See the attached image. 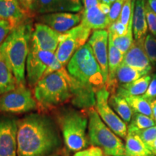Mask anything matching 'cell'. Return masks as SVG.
I'll return each instance as SVG.
<instances>
[{"mask_svg": "<svg viewBox=\"0 0 156 156\" xmlns=\"http://www.w3.org/2000/svg\"><path fill=\"white\" fill-rule=\"evenodd\" d=\"M147 4L150 6L152 10L156 13V0H147Z\"/></svg>", "mask_w": 156, "mask_h": 156, "instance_id": "42", "label": "cell"}, {"mask_svg": "<svg viewBox=\"0 0 156 156\" xmlns=\"http://www.w3.org/2000/svg\"><path fill=\"white\" fill-rule=\"evenodd\" d=\"M122 97L126 99L134 113L146 115L151 118L153 117L151 103L144 98L142 95H124Z\"/></svg>", "mask_w": 156, "mask_h": 156, "instance_id": "25", "label": "cell"}, {"mask_svg": "<svg viewBox=\"0 0 156 156\" xmlns=\"http://www.w3.org/2000/svg\"><path fill=\"white\" fill-rule=\"evenodd\" d=\"M67 2H68L70 5L75 6V7H80V8H82V5L80 2V0H64Z\"/></svg>", "mask_w": 156, "mask_h": 156, "instance_id": "41", "label": "cell"}, {"mask_svg": "<svg viewBox=\"0 0 156 156\" xmlns=\"http://www.w3.org/2000/svg\"><path fill=\"white\" fill-rule=\"evenodd\" d=\"M144 49L152 64H156V38L152 34H147L144 41Z\"/></svg>", "mask_w": 156, "mask_h": 156, "instance_id": "28", "label": "cell"}, {"mask_svg": "<svg viewBox=\"0 0 156 156\" xmlns=\"http://www.w3.org/2000/svg\"><path fill=\"white\" fill-rule=\"evenodd\" d=\"M125 0H116L114 3L111 5L110 12L108 15L110 23L116 22L118 20L120 17L121 12H122L123 5H124Z\"/></svg>", "mask_w": 156, "mask_h": 156, "instance_id": "31", "label": "cell"}, {"mask_svg": "<svg viewBox=\"0 0 156 156\" xmlns=\"http://www.w3.org/2000/svg\"><path fill=\"white\" fill-rule=\"evenodd\" d=\"M70 78L67 70L64 67L38 81L34 90L38 106L44 110L50 109L72 98Z\"/></svg>", "mask_w": 156, "mask_h": 156, "instance_id": "3", "label": "cell"}, {"mask_svg": "<svg viewBox=\"0 0 156 156\" xmlns=\"http://www.w3.org/2000/svg\"><path fill=\"white\" fill-rule=\"evenodd\" d=\"M40 20L56 32L65 34L80 24L81 15L73 12L48 13L43 15Z\"/></svg>", "mask_w": 156, "mask_h": 156, "instance_id": "14", "label": "cell"}, {"mask_svg": "<svg viewBox=\"0 0 156 156\" xmlns=\"http://www.w3.org/2000/svg\"><path fill=\"white\" fill-rule=\"evenodd\" d=\"M31 16L17 0H0V20L8 22L13 30L27 22Z\"/></svg>", "mask_w": 156, "mask_h": 156, "instance_id": "16", "label": "cell"}, {"mask_svg": "<svg viewBox=\"0 0 156 156\" xmlns=\"http://www.w3.org/2000/svg\"><path fill=\"white\" fill-rule=\"evenodd\" d=\"M48 156H58V155H48Z\"/></svg>", "mask_w": 156, "mask_h": 156, "instance_id": "46", "label": "cell"}, {"mask_svg": "<svg viewBox=\"0 0 156 156\" xmlns=\"http://www.w3.org/2000/svg\"><path fill=\"white\" fill-rule=\"evenodd\" d=\"M98 8L100 9V10L102 12L103 14L106 15H108L109 12H110L111 5H108V4L101 2L98 5Z\"/></svg>", "mask_w": 156, "mask_h": 156, "instance_id": "39", "label": "cell"}, {"mask_svg": "<svg viewBox=\"0 0 156 156\" xmlns=\"http://www.w3.org/2000/svg\"><path fill=\"white\" fill-rule=\"evenodd\" d=\"M101 3H105L108 4V5H111V0H101Z\"/></svg>", "mask_w": 156, "mask_h": 156, "instance_id": "44", "label": "cell"}, {"mask_svg": "<svg viewBox=\"0 0 156 156\" xmlns=\"http://www.w3.org/2000/svg\"><path fill=\"white\" fill-rule=\"evenodd\" d=\"M106 156H109V155H106Z\"/></svg>", "mask_w": 156, "mask_h": 156, "instance_id": "47", "label": "cell"}, {"mask_svg": "<svg viewBox=\"0 0 156 156\" xmlns=\"http://www.w3.org/2000/svg\"><path fill=\"white\" fill-rule=\"evenodd\" d=\"M108 32L107 30H93L88 44L93 55L100 66L106 84L108 76Z\"/></svg>", "mask_w": 156, "mask_h": 156, "instance_id": "11", "label": "cell"}, {"mask_svg": "<svg viewBox=\"0 0 156 156\" xmlns=\"http://www.w3.org/2000/svg\"><path fill=\"white\" fill-rule=\"evenodd\" d=\"M134 3H135V0H125L122 12H121L120 17L119 18L121 23L127 27L130 20L133 16Z\"/></svg>", "mask_w": 156, "mask_h": 156, "instance_id": "30", "label": "cell"}, {"mask_svg": "<svg viewBox=\"0 0 156 156\" xmlns=\"http://www.w3.org/2000/svg\"><path fill=\"white\" fill-rule=\"evenodd\" d=\"M108 32L112 34V36H121L125 35L128 31V27L121 23L119 20L109 25L107 29Z\"/></svg>", "mask_w": 156, "mask_h": 156, "instance_id": "32", "label": "cell"}, {"mask_svg": "<svg viewBox=\"0 0 156 156\" xmlns=\"http://www.w3.org/2000/svg\"><path fill=\"white\" fill-rule=\"evenodd\" d=\"M151 151L152 152V153L153 154L154 156H156V140L154 141L153 145L151 148Z\"/></svg>", "mask_w": 156, "mask_h": 156, "instance_id": "43", "label": "cell"}, {"mask_svg": "<svg viewBox=\"0 0 156 156\" xmlns=\"http://www.w3.org/2000/svg\"><path fill=\"white\" fill-rule=\"evenodd\" d=\"M64 66L58 62L55 53L38 49L30 46L26 62L27 79L30 86H34L38 81Z\"/></svg>", "mask_w": 156, "mask_h": 156, "instance_id": "7", "label": "cell"}, {"mask_svg": "<svg viewBox=\"0 0 156 156\" xmlns=\"http://www.w3.org/2000/svg\"><path fill=\"white\" fill-rule=\"evenodd\" d=\"M74 156H106L100 147L91 145L90 147L75 153Z\"/></svg>", "mask_w": 156, "mask_h": 156, "instance_id": "34", "label": "cell"}, {"mask_svg": "<svg viewBox=\"0 0 156 156\" xmlns=\"http://www.w3.org/2000/svg\"><path fill=\"white\" fill-rule=\"evenodd\" d=\"M144 75H145L141 72L138 71L125 64L122 63L117 69L115 80H116L119 87L122 85L131 83Z\"/></svg>", "mask_w": 156, "mask_h": 156, "instance_id": "24", "label": "cell"}, {"mask_svg": "<svg viewBox=\"0 0 156 156\" xmlns=\"http://www.w3.org/2000/svg\"><path fill=\"white\" fill-rule=\"evenodd\" d=\"M143 44L144 42L134 40L131 47L124 54L122 63L141 72L146 75L151 73L153 67L145 53Z\"/></svg>", "mask_w": 156, "mask_h": 156, "instance_id": "15", "label": "cell"}, {"mask_svg": "<svg viewBox=\"0 0 156 156\" xmlns=\"http://www.w3.org/2000/svg\"><path fill=\"white\" fill-rule=\"evenodd\" d=\"M12 28L8 22L0 20V46L12 31Z\"/></svg>", "mask_w": 156, "mask_h": 156, "instance_id": "36", "label": "cell"}, {"mask_svg": "<svg viewBox=\"0 0 156 156\" xmlns=\"http://www.w3.org/2000/svg\"><path fill=\"white\" fill-rule=\"evenodd\" d=\"M108 104L126 124L130 123L134 112L124 97L116 93L112 94L108 98Z\"/></svg>", "mask_w": 156, "mask_h": 156, "instance_id": "22", "label": "cell"}, {"mask_svg": "<svg viewBox=\"0 0 156 156\" xmlns=\"http://www.w3.org/2000/svg\"><path fill=\"white\" fill-rule=\"evenodd\" d=\"M82 24L91 30H106L111 25L108 15H104L98 7L83 9L81 14Z\"/></svg>", "mask_w": 156, "mask_h": 156, "instance_id": "18", "label": "cell"}, {"mask_svg": "<svg viewBox=\"0 0 156 156\" xmlns=\"http://www.w3.org/2000/svg\"><path fill=\"white\" fill-rule=\"evenodd\" d=\"M132 20H133V16L132 17L129 23L127 33L124 36H112V34L108 33L112 36L113 44L116 46L117 49L119 50V51L122 52L124 55L128 51V50L129 49L134 42L133 37H132V33H133V30H132Z\"/></svg>", "mask_w": 156, "mask_h": 156, "instance_id": "26", "label": "cell"}, {"mask_svg": "<svg viewBox=\"0 0 156 156\" xmlns=\"http://www.w3.org/2000/svg\"><path fill=\"white\" fill-rule=\"evenodd\" d=\"M36 0H17L20 5L25 11L28 12V13L32 15H34L33 12V7H34V5Z\"/></svg>", "mask_w": 156, "mask_h": 156, "instance_id": "37", "label": "cell"}, {"mask_svg": "<svg viewBox=\"0 0 156 156\" xmlns=\"http://www.w3.org/2000/svg\"><path fill=\"white\" fill-rule=\"evenodd\" d=\"M125 140L126 156H154L139 135L134 132L128 131Z\"/></svg>", "mask_w": 156, "mask_h": 156, "instance_id": "20", "label": "cell"}, {"mask_svg": "<svg viewBox=\"0 0 156 156\" xmlns=\"http://www.w3.org/2000/svg\"><path fill=\"white\" fill-rule=\"evenodd\" d=\"M115 1H116V0H111V5H112V4H113V3H114Z\"/></svg>", "mask_w": 156, "mask_h": 156, "instance_id": "45", "label": "cell"}, {"mask_svg": "<svg viewBox=\"0 0 156 156\" xmlns=\"http://www.w3.org/2000/svg\"><path fill=\"white\" fill-rule=\"evenodd\" d=\"M151 108H152V114L154 121L156 122V100L152 101L151 102Z\"/></svg>", "mask_w": 156, "mask_h": 156, "instance_id": "40", "label": "cell"}, {"mask_svg": "<svg viewBox=\"0 0 156 156\" xmlns=\"http://www.w3.org/2000/svg\"><path fill=\"white\" fill-rule=\"evenodd\" d=\"M17 124L14 119H0V156H17Z\"/></svg>", "mask_w": 156, "mask_h": 156, "instance_id": "12", "label": "cell"}, {"mask_svg": "<svg viewBox=\"0 0 156 156\" xmlns=\"http://www.w3.org/2000/svg\"><path fill=\"white\" fill-rule=\"evenodd\" d=\"M110 93L106 87L95 92V110L99 116L116 135L125 139L128 132V126L108 104Z\"/></svg>", "mask_w": 156, "mask_h": 156, "instance_id": "10", "label": "cell"}, {"mask_svg": "<svg viewBox=\"0 0 156 156\" xmlns=\"http://www.w3.org/2000/svg\"><path fill=\"white\" fill-rule=\"evenodd\" d=\"M87 135L89 143L100 147L109 156H126L125 145L103 122L94 108L89 109Z\"/></svg>", "mask_w": 156, "mask_h": 156, "instance_id": "5", "label": "cell"}, {"mask_svg": "<svg viewBox=\"0 0 156 156\" xmlns=\"http://www.w3.org/2000/svg\"><path fill=\"white\" fill-rule=\"evenodd\" d=\"M101 3V0H83L84 9H87L93 7H97Z\"/></svg>", "mask_w": 156, "mask_h": 156, "instance_id": "38", "label": "cell"}, {"mask_svg": "<svg viewBox=\"0 0 156 156\" xmlns=\"http://www.w3.org/2000/svg\"><path fill=\"white\" fill-rule=\"evenodd\" d=\"M17 156H48L61 145L56 126L48 117L34 114L17 124Z\"/></svg>", "mask_w": 156, "mask_h": 156, "instance_id": "1", "label": "cell"}, {"mask_svg": "<svg viewBox=\"0 0 156 156\" xmlns=\"http://www.w3.org/2000/svg\"><path fill=\"white\" fill-rule=\"evenodd\" d=\"M145 15L148 29L153 36H156V13L152 10L147 3L145 5Z\"/></svg>", "mask_w": 156, "mask_h": 156, "instance_id": "33", "label": "cell"}, {"mask_svg": "<svg viewBox=\"0 0 156 156\" xmlns=\"http://www.w3.org/2000/svg\"><path fill=\"white\" fill-rule=\"evenodd\" d=\"M152 80L151 75H146L131 83L122 85L118 87L116 94L124 95H142L146 92Z\"/></svg>", "mask_w": 156, "mask_h": 156, "instance_id": "21", "label": "cell"}, {"mask_svg": "<svg viewBox=\"0 0 156 156\" xmlns=\"http://www.w3.org/2000/svg\"><path fill=\"white\" fill-rule=\"evenodd\" d=\"M132 132H134L137 134L146 146L151 151L152 145H153L154 141L156 140V125L151 126L150 128L145 129Z\"/></svg>", "mask_w": 156, "mask_h": 156, "instance_id": "29", "label": "cell"}, {"mask_svg": "<svg viewBox=\"0 0 156 156\" xmlns=\"http://www.w3.org/2000/svg\"><path fill=\"white\" fill-rule=\"evenodd\" d=\"M142 97L146 100L152 102L155 101L156 98V74H154L152 76V80L148 86L146 92L142 95Z\"/></svg>", "mask_w": 156, "mask_h": 156, "instance_id": "35", "label": "cell"}, {"mask_svg": "<svg viewBox=\"0 0 156 156\" xmlns=\"http://www.w3.org/2000/svg\"><path fill=\"white\" fill-rule=\"evenodd\" d=\"M82 8L70 5L64 0H36L33 12L48 14L54 12H78Z\"/></svg>", "mask_w": 156, "mask_h": 156, "instance_id": "17", "label": "cell"}, {"mask_svg": "<svg viewBox=\"0 0 156 156\" xmlns=\"http://www.w3.org/2000/svg\"><path fill=\"white\" fill-rule=\"evenodd\" d=\"M145 0H135L132 20V30L136 41H145L147 33V23L145 15Z\"/></svg>", "mask_w": 156, "mask_h": 156, "instance_id": "19", "label": "cell"}, {"mask_svg": "<svg viewBox=\"0 0 156 156\" xmlns=\"http://www.w3.org/2000/svg\"><path fill=\"white\" fill-rule=\"evenodd\" d=\"M67 70L76 80L92 87L95 93L105 87L102 71L87 43L75 52L68 62Z\"/></svg>", "mask_w": 156, "mask_h": 156, "instance_id": "4", "label": "cell"}, {"mask_svg": "<svg viewBox=\"0 0 156 156\" xmlns=\"http://www.w3.org/2000/svg\"><path fill=\"white\" fill-rule=\"evenodd\" d=\"M17 85V81L11 69L0 57V96L15 89Z\"/></svg>", "mask_w": 156, "mask_h": 156, "instance_id": "23", "label": "cell"}, {"mask_svg": "<svg viewBox=\"0 0 156 156\" xmlns=\"http://www.w3.org/2000/svg\"><path fill=\"white\" fill-rule=\"evenodd\" d=\"M32 33L31 25L25 22L12 30L0 46V57L11 69L17 85L25 83V68Z\"/></svg>", "mask_w": 156, "mask_h": 156, "instance_id": "2", "label": "cell"}, {"mask_svg": "<svg viewBox=\"0 0 156 156\" xmlns=\"http://www.w3.org/2000/svg\"><path fill=\"white\" fill-rule=\"evenodd\" d=\"M38 107L34 95L25 84L17 85L15 89L0 96V112L23 114Z\"/></svg>", "mask_w": 156, "mask_h": 156, "instance_id": "8", "label": "cell"}, {"mask_svg": "<svg viewBox=\"0 0 156 156\" xmlns=\"http://www.w3.org/2000/svg\"><path fill=\"white\" fill-rule=\"evenodd\" d=\"M156 122L151 117L146 115L134 113L131 122L128 126L129 131H137L156 125Z\"/></svg>", "mask_w": 156, "mask_h": 156, "instance_id": "27", "label": "cell"}, {"mask_svg": "<svg viewBox=\"0 0 156 156\" xmlns=\"http://www.w3.org/2000/svg\"><path fill=\"white\" fill-rule=\"evenodd\" d=\"M90 34V29L82 24L78 25L65 34H62L55 55L64 67L67 65L75 52L86 44Z\"/></svg>", "mask_w": 156, "mask_h": 156, "instance_id": "9", "label": "cell"}, {"mask_svg": "<svg viewBox=\"0 0 156 156\" xmlns=\"http://www.w3.org/2000/svg\"><path fill=\"white\" fill-rule=\"evenodd\" d=\"M61 35L44 23H36L31 36L30 45L38 49L55 53Z\"/></svg>", "mask_w": 156, "mask_h": 156, "instance_id": "13", "label": "cell"}, {"mask_svg": "<svg viewBox=\"0 0 156 156\" xmlns=\"http://www.w3.org/2000/svg\"><path fill=\"white\" fill-rule=\"evenodd\" d=\"M60 122L64 144L69 151L77 153L87 147L88 119L85 114L71 111L62 116Z\"/></svg>", "mask_w": 156, "mask_h": 156, "instance_id": "6", "label": "cell"}]
</instances>
